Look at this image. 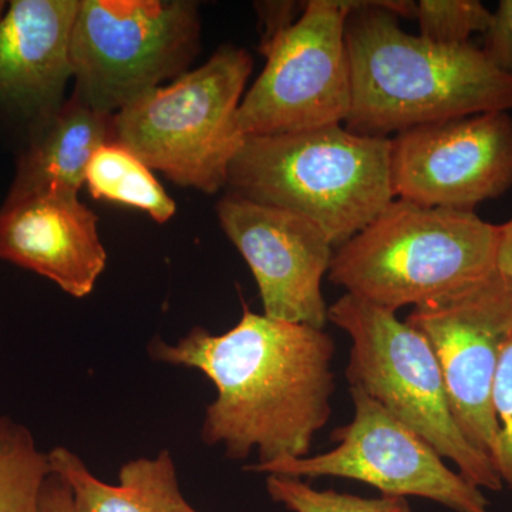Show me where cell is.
Instances as JSON below:
<instances>
[{
  "label": "cell",
  "instance_id": "cell-17",
  "mask_svg": "<svg viewBox=\"0 0 512 512\" xmlns=\"http://www.w3.org/2000/svg\"><path fill=\"white\" fill-rule=\"evenodd\" d=\"M86 185L96 200L146 212L158 224L174 217L177 205L150 168L119 143L101 146L90 160Z\"/></svg>",
  "mask_w": 512,
  "mask_h": 512
},
{
  "label": "cell",
  "instance_id": "cell-6",
  "mask_svg": "<svg viewBox=\"0 0 512 512\" xmlns=\"http://www.w3.org/2000/svg\"><path fill=\"white\" fill-rule=\"evenodd\" d=\"M328 320L350 339L346 377L383 409L419 434L468 483L490 491L504 484L493 461L458 429L439 360L430 343L396 312L345 293L328 309Z\"/></svg>",
  "mask_w": 512,
  "mask_h": 512
},
{
  "label": "cell",
  "instance_id": "cell-13",
  "mask_svg": "<svg viewBox=\"0 0 512 512\" xmlns=\"http://www.w3.org/2000/svg\"><path fill=\"white\" fill-rule=\"evenodd\" d=\"M80 0H12L0 18V114L28 137L66 103Z\"/></svg>",
  "mask_w": 512,
  "mask_h": 512
},
{
  "label": "cell",
  "instance_id": "cell-21",
  "mask_svg": "<svg viewBox=\"0 0 512 512\" xmlns=\"http://www.w3.org/2000/svg\"><path fill=\"white\" fill-rule=\"evenodd\" d=\"M493 406L500 427L494 467L503 484L512 488V336L495 373Z\"/></svg>",
  "mask_w": 512,
  "mask_h": 512
},
{
  "label": "cell",
  "instance_id": "cell-1",
  "mask_svg": "<svg viewBox=\"0 0 512 512\" xmlns=\"http://www.w3.org/2000/svg\"><path fill=\"white\" fill-rule=\"evenodd\" d=\"M156 362L195 369L217 397L205 410L201 439L232 460L254 451L258 463L311 456L332 417L336 346L325 329L285 322L244 305L234 328L212 335L192 328L175 345L154 339Z\"/></svg>",
  "mask_w": 512,
  "mask_h": 512
},
{
  "label": "cell",
  "instance_id": "cell-22",
  "mask_svg": "<svg viewBox=\"0 0 512 512\" xmlns=\"http://www.w3.org/2000/svg\"><path fill=\"white\" fill-rule=\"evenodd\" d=\"M480 49L498 70L512 77V0L498 3Z\"/></svg>",
  "mask_w": 512,
  "mask_h": 512
},
{
  "label": "cell",
  "instance_id": "cell-16",
  "mask_svg": "<svg viewBox=\"0 0 512 512\" xmlns=\"http://www.w3.org/2000/svg\"><path fill=\"white\" fill-rule=\"evenodd\" d=\"M49 458L53 474L72 490L76 512H200L181 493L168 450L123 464L117 485L99 480L69 448L55 447Z\"/></svg>",
  "mask_w": 512,
  "mask_h": 512
},
{
  "label": "cell",
  "instance_id": "cell-8",
  "mask_svg": "<svg viewBox=\"0 0 512 512\" xmlns=\"http://www.w3.org/2000/svg\"><path fill=\"white\" fill-rule=\"evenodd\" d=\"M349 12V0H309L293 25L261 46L264 70L238 109L242 136L345 123L352 104L345 37Z\"/></svg>",
  "mask_w": 512,
  "mask_h": 512
},
{
  "label": "cell",
  "instance_id": "cell-2",
  "mask_svg": "<svg viewBox=\"0 0 512 512\" xmlns=\"http://www.w3.org/2000/svg\"><path fill=\"white\" fill-rule=\"evenodd\" d=\"M345 37L352 83L346 128L387 138L426 124L512 111V77L480 47L444 46L410 35L416 2L349 0Z\"/></svg>",
  "mask_w": 512,
  "mask_h": 512
},
{
  "label": "cell",
  "instance_id": "cell-24",
  "mask_svg": "<svg viewBox=\"0 0 512 512\" xmlns=\"http://www.w3.org/2000/svg\"><path fill=\"white\" fill-rule=\"evenodd\" d=\"M39 512H76L72 490L56 474L47 478L40 497Z\"/></svg>",
  "mask_w": 512,
  "mask_h": 512
},
{
  "label": "cell",
  "instance_id": "cell-5",
  "mask_svg": "<svg viewBox=\"0 0 512 512\" xmlns=\"http://www.w3.org/2000/svg\"><path fill=\"white\" fill-rule=\"evenodd\" d=\"M252 69L247 50L222 46L114 114L116 143L174 184L217 194L245 141L237 117Z\"/></svg>",
  "mask_w": 512,
  "mask_h": 512
},
{
  "label": "cell",
  "instance_id": "cell-11",
  "mask_svg": "<svg viewBox=\"0 0 512 512\" xmlns=\"http://www.w3.org/2000/svg\"><path fill=\"white\" fill-rule=\"evenodd\" d=\"M397 200L474 212L512 188V116L473 114L426 124L392 138Z\"/></svg>",
  "mask_w": 512,
  "mask_h": 512
},
{
  "label": "cell",
  "instance_id": "cell-26",
  "mask_svg": "<svg viewBox=\"0 0 512 512\" xmlns=\"http://www.w3.org/2000/svg\"><path fill=\"white\" fill-rule=\"evenodd\" d=\"M6 8H8V3L2 2V0H0V18H2L3 13H5Z\"/></svg>",
  "mask_w": 512,
  "mask_h": 512
},
{
  "label": "cell",
  "instance_id": "cell-12",
  "mask_svg": "<svg viewBox=\"0 0 512 512\" xmlns=\"http://www.w3.org/2000/svg\"><path fill=\"white\" fill-rule=\"evenodd\" d=\"M215 211L254 275L264 315L325 329L322 282L335 254L325 232L301 215L228 192Z\"/></svg>",
  "mask_w": 512,
  "mask_h": 512
},
{
  "label": "cell",
  "instance_id": "cell-23",
  "mask_svg": "<svg viewBox=\"0 0 512 512\" xmlns=\"http://www.w3.org/2000/svg\"><path fill=\"white\" fill-rule=\"evenodd\" d=\"M256 10H258L259 20L264 29L262 30L261 46L274 39L282 30L288 29L301 16L296 15L299 6L295 2L256 3Z\"/></svg>",
  "mask_w": 512,
  "mask_h": 512
},
{
  "label": "cell",
  "instance_id": "cell-18",
  "mask_svg": "<svg viewBox=\"0 0 512 512\" xmlns=\"http://www.w3.org/2000/svg\"><path fill=\"white\" fill-rule=\"evenodd\" d=\"M52 474L49 453L37 447L32 431L0 416V512H39Z\"/></svg>",
  "mask_w": 512,
  "mask_h": 512
},
{
  "label": "cell",
  "instance_id": "cell-10",
  "mask_svg": "<svg viewBox=\"0 0 512 512\" xmlns=\"http://www.w3.org/2000/svg\"><path fill=\"white\" fill-rule=\"evenodd\" d=\"M406 322L439 360L458 429L477 451L497 457L495 373L512 336V282L495 269L474 284L413 308Z\"/></svg>",
  "mask_w": 512,
  "mask_h": 512
},
{
  "label": "cell",
  "instance_id": "cell-20",
  "mask_svg": "<svg viewBox=\"0 0 512 512\" xmlns=\"http://www.w3.org/2000/svg\"><path fill=\"white\" fill-rule=\"evenodd\" d=\"M493 12L477 0H420L414 19L420 37L436 45L470 43L476 33L484 35Z\"/></svg>",
  "mask_w": 512,
  "mask_h": 512
},
{
  "label": "cell",
  "instance_id": "cell-19",
  "mask_svg": "<svg viewBox=\"0 0 512 512\" xmlns=\"http://www.w3.org/2000/svg\"><path fill=\"white\" fill-rule=\"evenodd\" d=\"M266 490L272 501L291 512H412L407 498H365L335 490H316L301 478L268 476Z\"/></svg>",
  "mask_w": 512,
  "mask_h": 512
},
{
  "label": "cell",
  "instance_id": "cell-7",
  "mask_svg": "<svg viewBox=\"0 0 512 512\" xmlns=\"http://www.w3.org/2000/svg\"><path fill=\"white\" fill-rule=\"evenodd\" d=\"M200 39L191 0H80L70 46L73 94L101 113H119L190 72Z\"/></svg>",
  "mask_w": 512,
  "mask_h": 512
},
{
  "label": "cell",
  "instance_id": "cell-14",
  "mask_svg": "<svg viewBox=\"0 0 512 512\" xmlns=\"http://www.w3.org/2000/svg\"><path fill=\"white\" fill-rule=\"evenodd\" d=\"M97 222V215L74 192L46 191L3 202L0 259L84 298L107 264Z\"/></svg>",
  "mask_w": 512,
  "mask_h": 512
},
{
  "label": "cell",
  "instance_id": "cell-3",
  "mask_svg": "<svg viewBox=\"0 0 512 512\" xmlns=\"http://www.w3.org/2000/svg\"><path fill=\"white\" fill-rule=\"evenodd\" d=\"M225 190L301 215L338 249L396 200L392 138L362 136L342 124L247 137Z\"/></svg>",
  "mask_w": 512,
  "mask_h": 512
},
{
  "label": "cell",
  "instance_id": "cell-4",
  "mask_svg": "<svg viewBox=\"0 0 512 512\" xmlns=\"http://www.w3.org/2000/svg\"><path fill=\"white\" fill-rule=\"evenodd\" d=\"M500 225L476 212L394 200L336 249L329 281L397 312L480 281L497 269Z\"/></svg>",
  "mask_w": 512,
  "mask_h": 512
},
{
  "label": "cell",
  "instance_id": "cell-9",
  "mask_svg": "<svg viewBox=\"0 0 512 512\" xmlns=\"http://www.w3.org/2000/svg\"><path fill=\"white\" fill-rule=\"evenodd\" d=\"M353 419L333 433L326 453L251 464L245 470L266 476L338 477L360 481L382 495L426 498L456 512H490L480 488L451 470L444 458L356 387L349 389Z\"/></svg>",
  "mask_w": 512,
  "mask_h": 512
},
{
  "label": "cell",
  "instance_id": "cell-15",
  "mask_svg": "<svg viewBox=\"0 0 512 512\" xmlns=\"http://www.w3.org/2000/svg\"><path fill=\"white\" fill-rule=\"evenodd\" d=\"M109 143H116L114 114L94 110L72 94L52 119L28 137L5 202L46 191L79 194L93 154Z\"/></svg>",
  "mask_w": 512,
  "mask_h": 512
},
{
  "label": "cell",
  "instance_id": "cell-25",
  "mask_svg": "<svg viewBox=\"0 0 512 512\" xmlns=\"http://www.w3.org/2000/svg\"><path fill=\"white\" fill-rule=\"evenodd\" d=\"M497 269L501 275L512 282V215L510 220L500 225L498 242Z\"/></svg>",
  "mask_w": 512,
  "mask_h": 512
}]
</instances>
